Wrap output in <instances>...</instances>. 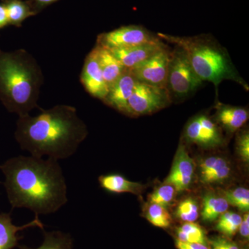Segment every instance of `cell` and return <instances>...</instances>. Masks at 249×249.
I'll list each match as a JSON object with an SVG mask.
<instances>
[{
    "mask_svg": "<svg viewBox=\"0 0 249 249\" xmlns=\"http://www.w3.org/2000/svg\"><path fill=\"white\" fill-rule=\"evenodd\" d=\"M0 170L13 209L24 208L39 216L54 213L68 201L67 183L58 160L18 156L0 165Z\"/></svg>",
    "mask_w": 249,
    "mask_h": 249,
    "instance_id": "1",
    "label": "cell"
},
{
    "mask_svg": "<svg viewBox=\"0 0 249 249\" xmlns=\"http://www.w3.org/2000/svg\"><path fill=\"white\" fill-rule=\"evenodd\" d=\"M88 135V127L76 108L68 105L41 109L35 116H19L15 132L22 150L38 158L46 156L58 160L74 155Z\"/></svg>",
    "mask_w": 249,
    "mask_h": 249,
    "instance_id": "2",
    "label": "cell"
},
{
    "mask_svg": "<svg viewBox=\"0 0 249 249\" xmlns=\"http://www.w3.org/2000/svg\"><path fill=\"white\" fill-rule=\"evenodd\" d=\"M44 76L35 58L25 49H0V101L11 113L28 115L37 104Z\"/></svg>",
    "mask_w": 249,
    "mask_h": 249,
    "instance_id": "3",
    "label": "cell"
},
{
    "mask_svg": "<svg viewBox=\"0 0 249 249\" xmlns=\"http://www.w3.org/2000/svg\"><path fill=\"white\" fill-rule=\"evenodd\" d=\"M162 40L178 46L186 52L193 70L203 81L212 83L218 95L219 85L224 80H231L248 91V83L240 76L227 49L211 34L177 36L158 33Z\"/></svg>",
    "mask_w": 249,
    "mask_h": 249,
    "instance_id": "4",
    "label": "cell"
},
{
    "mask_svg": "<svg viewBox=\"0 0 249 249\" xmlns=\"http://www.w3.org/2000/svg\"><path fill=\"white\" fill-rule=\"evenodd\" d=\"M204 83L193 70L184 50L175 45L170 52L165 83L172 103L181 102L191 97Z\"/></svg>",
    "mask_w": 249,
    "mask_h": 249,
    "instance_id": "5",
    "label": "cell"
},
{
    "mask_svg": "<svg viewBox=\"0 0 249 249\" xmlns=\"http://www.w3.org/2000/svg\"><path fill=\"white\" fill-rule=\"evenodd\" d=\"M171 103V98L165 88L137 82L127 102L124 115L130 117L150 115L168 107Z\"/></svg>",
    "mask_w": 249,
    "mask_h": 249,
    "instance_id": "6",
    "label": "cell"
},
{
    "mask_svg": "<svg viewBox=\"0 0 249 249\" xmlns=\"http://www.w3.org/2000/svg\"><path fill=\"white\" fill-rule=\"evenodd\" d=\"M170 52L171 49L166 45L145 61L128 70L139 83L165 88Z\"/></svg>",
    "mask_w": 249,
    "mask_h": 249,
    "instance_id": "7",
    "label": "cell"
},
{
    "mask_svg": "<svg viewBox=\"0 0 249 249\" xmlns=\"http://www.w3.org/2000/svg\"><path fill=\"white\" fill-rule=\"evenodd\" d=\"M158 38V36L142 26H123L109 32L100 34L96 45L108 49L127 48Z\"/></svg>",
    "mask_w": 249,
    "mask_h": 249,
    "instance_id": "8",
    "label": "cell"
},
{
    "mask_svg": "<svg viewBox=\"0 0 249 249\" xmlns=\"http://www.w3.org/2000/svg\"><path fill=\"white\" fill-rule=\"evenodd\" d=\"M184 138L190 143L206 148L216 147L224 142L219 126L207 114H198L188 121L185 127Z\"/></svg>",
    "mask_w": 249,
    "mask_h": 249,
    "instance_id": "9",
    "label": "cell"
},
{
    "mask_svg": "<svg viewBox=\"0 0 249 249\" xmlns=\"http://www.w3.org/2000/svg\"><path fill=\"white\" fill-rule=\"evenodd\" d=\"M80 80L85 91L92 97L103 101L107 96L109 89L103 78L94 47L85 59Z\"/></svg>",
    "mask_w": 249,
    "mask_h": 249,
    "instance_id": "10",
    "label": "cell"
},
{
    "mask_svg": "<svg viewBox=\"0 0 249 249\" xmlns=\"http://www.w3.org/2000/svg\"><path fill=\"white\" fill-rule=\"evenodd\" d=\"M195 168L194 161L190 157L186 146L181 142L175 155L172 169L164 183L175 187L177 192L186 191L193 181Z\"/></svg>",
    "mask_w": 249,
    "mask_h": 249,
    "instance_id": "11",
    "label": "cell"
},
{
    "mask_svg": "<svg viewBox=\"0 0 249 249\" xmlns=\"http://www.w3.org/2000/svg\"><path fill=\"white\" fill-rule=\"evenodd\" d=\"M166 45L159 37L156 40L145 42L142 45L109 50L127 70H131L146 60Z\"/></svg>",
    "mask_w": 249,
    "mask_h": 249,
    "instance_id": "12",
    "label": "cell"
},
{
    "mask_svg": "<svg viewBox=\"0 0 249 249\" xmlns=\"http://www.w3.org/2000/svg\"><path fill=\"white\" fill-rule=\"evenodd\" d=\"M136 83L137 80L127 70L109 88L107 96L103 101V103L124 115L127 102Z\"/></svg>",
    "mask_w": 249,
    "mask_h": 249,
    "instance_id": "13",
    "label": "cell"
},
{
    "mask_svg": "<svg viewBox=\"0 0 249 249\" xmlns=\"http://www.w3.org/2000/svg\"><path fill=\"white\" fill-rule=\"evenodd\" d=\"M215 109L214 121L228 133H235L240 130L249 120L247 108L223 104L217 101Z\"/></svg>",
    "mask_w": 249,
    "mask_h": 249,
    "instance_id": "14",
    "label": "cell"
},
{
    "mask_svg": "<svg viewBox=\"0 0 249 249\" xmlns=\"http://www.w3.org/2000/svg\"><path fill=\"white\" fill-rule=\"evenodd\" d=\"M34 227L44 230V224L38 215H36L31 222L18 227L13 223L11 213H0V249H13L18 247V242L23 237L18 235V232Z\"/></svg>",
    "mask_w": 249,
    "mask_h": 249,
    "instance_id": "15",
    "label": "cell"
},
{
    "mask_svg": "<svg viewBox=\"0 0 249 249\" xmlns=\"http://www.w3.org/2000/svg\"><path fill=\"white\" fill-rule=\"evenodd\" d=\"M200 180L205 184L222 183L230 176L231 170L225 159L211 157L205 159L199 165Z\"/></svg>",
    "mask_w": 249,
    "mask_h": 249,
    "instance_id": "16",
    "label": "cell"
},
{
    "mask_svg": "<svg viewBox=\"0 0 249 249\" xmlns=\"http://www.w3.org/2000/svg\"><path fill=\"white\" fill-rule=\"evenodd\" d=\"M96 54L100 68L102 71L103 78L108 89L119 79V77L127 71L121 62L113 55L109 49L96 45Z\"/></svg>",
    "mask_w": 249,
    "mask_h": 249,
    "instance_id": "17",
    "label": "cell"
},
{
    "mask_svg": "<svg viewBox=\"0 0 249 249\" xmlns=\"http://www.w3.org/2000/svg\"><path fill=\"white\" fill-rule=\"evenodd\" d=\"M100 186L106 191L115 194L129 193L139 195L143 190L141 183L129 181L120 174H108L98 178Z\"/></svg>",
    "mask_w": 249,
    "mask_h": 249,
    "instance_id": "18",
    "label": "cell"
},
{
    "mask_svg": "<svg viewBox=\"0 0 249 249\" xmlns=\"http://www.w3.org/2000/svg\"><path fill=\"white\" fill-rule=\"evenodd\" d=\"M7 13L9 25L19 28L28 18L36 16V14L24 0H8L3 2Z\"/></svg>",
    "mask_w": 249,
    "mask_h": 249,
    "instance_id": "19",
    "label": "cell"
},
{
    "mask_svg": "<svg viewBox=\"0 0 249 249\" xmlns=\"http://www.w3.org/2000/svg\"><path fill=\"white\" fill-rule=\"evenodd\" d=\"M229 206L225 198L213 194L206 195L203 200L201 218L206 222H213L227 212Z\"/></svg>",
    "mask_w": 249,
    "mask_h": 249,
    "instance_id": "20",
    "label": "cell"
},
{
    "mask_svg": "<svg viewBox=\"0 0 249 249\" xmlns=\"http://www.w3.org/2000/svg\"><path fill=\"white\" fill-rule=\"evenodd\" d=\"M73 239L69 233L61 231L44 232V241L37 249L18 246L19 249H73Z\"/></svg>",
    "mask_w": 249,
    "mask_h": 249,
    "instance_id": "21",
    "label": "cell"
},
{
    "mask_svg": "<svg viewBox=\"0 0 249 249\" xmlns=\"http://www.w3.org/2000/svg\"><path fill=\"white\" fill-rule=\"evenodd\" d=\"M177 240L188 243L208 245V239L204 229L195 222H185L176 229Z\"/></svg>",
    "mask_w": 249,
    "mask_h": 249,
    "instance_id": "22",
    "label": "cell"
},
{
    "mask_svg": "<svg viewBox=\"0 0 249 249\" xmlns=\"http://www.w3.org/2000/svg\"><path fill=\"white\" fill-rule=\"evenodd\" d=\"M218 219L219 220L215 229L218 231L222 233L223 235L230 238L238 232L239 228L242 219L240 214L227 211Z\"/></svg>",
    "mask_w": 249,
    "mask_h": 249,
    "instance_id": "23",
    "label": "cell"
},
{
    "mask_svg": "<svg viewBox=\"0 0 249 249\" xmlns=\"http://www.w3.org/2000/svg\"><path fill=\"white\" fill-rule=\"evenodd\" d=\"M145 216L150 224L161 229L170 227L173 222L168 210L158 204L150 203V206L147 208Z\"/></svg>",
    "mask_w": 249,
    "mask_h": 249,
    "instance_id": "24",
    "label": "cell"
},
{
    "mask_svg": "<svg viewBox=\"0 0 249 249\" xmlns=\"http://www.w3.org/2000/svg\"><path fill=\"white\" fill-rule=\"evenodd\" d=\"M224 196L229 205L237 207L242 212H249V190L247 188L239 187L229 190L224 192Z\"/></svg>",
    "mask_w": 249,
    "mask_h": 249,
    "instance_id": "25",
    "label": "cell"
},
{
    "mask_svg": "<svg viewBox=\"0 0 249 249\" xmlns=\"http://www.w3.org/2000/svg\"><path fill=\"white\" fill-rule=\"evenodd\" d=\"M175 215L185 222H195L199 217V206L193 198H186L177 208Z\"/></svg>",
    "mask_w": 249,
    "mask_h": 249,
    "instance_id": "26",
    "label": "cell"
},
{
    "mask_svg": "<svg viewBox=\"0 0 249 249\" xmlns=\"http://www.w3.org/2000/svg\"><path fill=\"white\" fill-rule=\"evenodd\" d=\"M176 192L175 187L164 183L150 195L149 200L151 204H158L167 209L173 203Z\"/></svg>",
    "mask_w": 249,
    "mask_h": 249,
    "instance_id": "27",
    "label": "cell"
},
{
    "mask_svg": "<svg viewBox=\"0 0 249 249\" xmlns=\"http://www.w3.org/2000/svg\"><path fill=\"white\" fill-rule=\"evenodd\" d=\"M210 249H242L235 242L225 236H215L208 240Z\"/></svg>",
    "mask_w": 249,
    "mask_h": 249,
    "instance_id": "28",
    "label": "cell"
},
{
    "mask_svg": "<svg viewBox=\"0 0 249 249\" xmlns=\"http://www.w3.org/2000/svg\"><path fill=\"white\" fill-rule=\"evenodd\" d=\"M237 150L242 160L246 163L249 161V134L245 130L239 134L237 139Z\"/></svg>",
    "mask_w": 249,
    "mask_h": 249,
    "instance_id": "29",
    "label": "cell"
},
{
    "mask_svg": "<svg viewBox=\"0 0 249 249\" xmlns=\"http://www.w3.org/2000/svg\"><path fill=\"white\" fill-rule=\"evenodd\" d=\"M27 1L33 11L37 15L49 5L56 2L58 0H27Z\"/></svg>",
    "mask_w": 249,
    "mask_h": 249,
    "instance_id": "30",
    "label": "cell"
},
{
    "mask_svg": "<svg viewBox=\"0 0 249 249\" xmlns=\"http://www.w3.org/2000/svg\"><path fill=\"white\" fill-rule=\"evenodd\" d=\"M239 233L242 238L249 240V212L246 213L242 217V222L239 228Z\"/></svg>",
    "mask_w": 249,
    "mask_h": 249,
    "instance_id": "31",
    "label": "cell"
},
{
    "mask_svg": "<svg viewBox=\"0 0 249 249\" xmlns=\"http://www.w3.org/2000/svg\"><path fill=\"white\" fill-rule=\"evenodd\" d=\"M175 246L178 249H210L209 246L199 243H188L175 240Z\"/></svg>",
    "mask_w": 249,
    "mask_h": 249,
    "instance_id": "32",
    "label": "cell"
},
{
    "mask_svg": "<svg viewBox=\"0 0 249 249\" xmlns=\"http://www.w3.org/2000/svg\"><path fill=\"white\" fill-rule=\"evenodd\" d=\"M9 25L7 13L4 4H0V29H3Z\"/></svg>",
    "mask_w": 249,
    "mask_h": 249,
    "instance_id": "33",
    "label": "cell"
},
{
    "mask_svg": "<svg viewBox=\"0 0 249 249\" xmlns=\"http://www.w3.org/2000/svg\"><path fill=\"white\" fill-rule=\"evenodd\" d=\"M2 1V2H4V1H8V0H1Z\"/></svg>",
    "mask_w": 249,
    "mask_h": 249,
    "instance_id": "34",
    "label": "cell"
}]
</instances>
